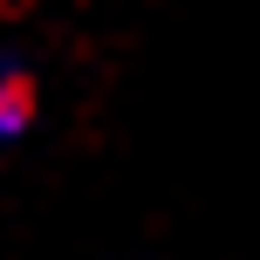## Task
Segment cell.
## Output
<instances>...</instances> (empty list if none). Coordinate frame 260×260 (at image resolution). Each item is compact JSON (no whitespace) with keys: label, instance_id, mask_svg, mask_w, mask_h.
I'll use <instances>...</instances> for the list:
<instances>
[{"label":"cell","instance_id":"1","mask_svg":"<svg viewBox=\"0 0 260 260\" xmlns=\"http://www.w3.org/2000/svg\"><path fill=\"white\" fill-rule=\"evenodd\" d=\"M27 123H35V76L21 55L0 48V151L27 137Z\"/></svg>","mask_w":260,"mask_h":260}]
</instances>
